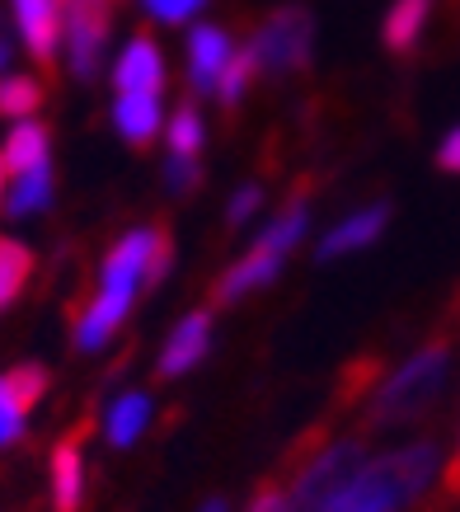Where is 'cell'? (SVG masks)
Wrapping results in <instances>:
<instances>
[{
    "instance_id": "cell-1",
    "label": "cell",
    "mask_w": 460,
    "mask_h": 512,
    "mask_svg": "<svg viewBox=\"0 0 460 512\" xmlns=\"http://www.w3.org/2000/svg\"><path fill=\"white\" fill-rule=\"evenodd\" d=\"M169 264H174V240L165 226H132L118 235L99 259V278L71 325V343L80 353L108 348L118 339V329L127 325V315L137 311V296L165 278Z\"/></svg>"
},
{
    "instance_id": "cell-2",
    "label": "cell",
    "mask_w": 460,
    "mask_h": 512,
    "mask_svg": "<svg viewBox=\"0 0 460 512\" xmlns=\"http://www.w3.org/2000/svg\"><path fill=\"white\" fill-rule=\"evenodd\" d=\"M442 480L437 442H399L390 451H371V461L343 484L320 512H404Z\"/></svg>"
},
{
    "instance_id": "cell-3",
    "label": "cell",
    "mask_w": 460,
    "mask_h": 512,
    "mask_svg": "<svg viewBox=\"0 0 460 512\" xmlns=\"http://www.w3.org/2000/svg\"><path fill=\"white\" fill-rule=\"evenodd\" d=\"M446 376H451V343L432 339L399 362L395 372H385L367 390V428H404V423L423 419L437 395H442Z\"/></svg>"
},
{
    "instance_id": "cell-4",
    "label": "cell",
    "mask_w": 460,
    "mask_h": 512,
    "mask_svg": "<svg viewBox=\"0 0 460 512\" xmlns=\"http://www.w3.org/2000/svg\"><path fill=\"white\" fill-rule=\"evenodd\" d=\"M306 231H310V198L296 193V198H287V207H282L277 217L263 221V231L249 240L245 254L216 278V292H212L216 306H235V301H245V296L273 287L277 273L287 268V259L301 249Z\"/></svg>"
},
{
    "instance_id": "cell-5",
    "label": "cell",
    "mask_w": 460,
    "mask_h": 512,
    "mask_svg": "<svg viewBox=\"0 0 460 512\" xmlns=\"http://www.w3.org/2000/svg\"><path fill=\"white\" fill-rule=\"evenodd\" d=\"M371 461V447L362 437H320L306 442L287 475V498L296 512H320L329 498L353 480L357 470Z\"/></svg>"
},
{
    "instance_id": "cell-6",
    "label": "cell",
    "mask_w": 460,
    "mask_h": 512,
    "mask_svg": "<svg viewBox=\"0 0 460 512\" xmlns=\"http://www.w3.org/2000/svg\"><path fill=\"white\" fill-rule=\"evenodd\" d=\"M249 57L259 62V76L282 80L306 71L315 57V15L301 5H277L259 19V29L249 33Z\"/></svg>"
},
{
    "instance_id": "cell-7",
    "label": "cell",
    "mask_w": 460,
    "mask_h": 512,
    "mask_svg": "<svg viewBox=\"0 0 460 512\" xmlns=\"http://www.w3.org/2000/svg\"><path fill=\"white\" fill-rule=\"evenodd\" d=\"M108 43H113V0H66L62 66L71 80L90 85L108 62Z\"/></svg>"
},
{
    "instance_id": "cell-8",
    "label": "cell",
    "mask_w": 460,
    "mask_h": 512,
    "mask_svg": "<svg viewBox=\"0 0 460 512\" xmlns=\"http://www.w3.org/2000/svg\"><path fill=\"white\" fill-rule=\"evenodd\" d=\"M108 80H113V94H165L169 62L160 38H151L146 29L127 33L123 47L108 62Z\"/></svg>"
},
{
    "instance_id": "cell-9",
    "label": "cell",
    "mask_w": 460,
    "mask_h": 512,
    "mask_svg": "<svg viewBox=\"0 0 460 512\" xmlns=\"http://www.w3.org/2000/svg\"><path fill=\"white\" fill-rule=\"evenodd\" d=\"M240 57V43H235V33L221 29V24H193L184 38V80L193 94H212L216 99V85H221V76L230 71V62Z\"/></svg>"
},
{
    "instance_id": "cell-10",
    "label": "cell",
    "mask_w": 460,
    "mask_h": 512,
    "mask_svg": "<svg viewBox=\"0 0 460 512\" xmlns=\"http://www.w3.org/2000/svg\"><path fill=\"white\" fill-rule=\"evenodd\" d=\"M212 339H216V320L212 311H188L174 320V329L165 334L160 343V357H155V376L160 381H179V376L198 372L207 353H212Z\"/></svg>"
},
{
    "instance_id": "cell-11",
    "label": "cell",
    "mask_w": 460,
    "mask_h": 512,
    "mask_svg": "<svg viewBox=\"0 0 460 512\" xmlns=\"http://www.w3.org/2000/svg\"><path fill=\"white\" fill-rule=\"evenodd\" d=\"M10 5V33L33 62H57L62 57L66 0H5Z\"/></svg>"
},
{
    "instance_id": "cell-12",
    "label": "cell",
    "mask_w": 460,
    "mask_h": 512,
    "mask_svg": "<svg viewBox=\"0 0 460 512\" xmlns=\"http://www.w3.org/2000/svg\"><path fill=\"white\" fill-rule=\"evenodd\" d=\"M47 395V372L38 362H19L10 372H0V451L15 447L29 433V414Z\"/></svg>"
},
{
    "instance_id": "cell-13",
    "label": "cell",
    "mask_w": 460,
    "mask_h": 512,
    "mask_svg": "<svg viewBox=\"0 0 460 512\" xmlns=\"http://www.w3.org/2000/svg\"><path fill=\"white\" fill-rule=\"evenodd\" d=\"M85 447L80 437H62L52 456H47V498H52V512H80L85 508Z\"/></svg>"
},
{
    "instance_id": "cell-14",
    "label": "cell",
    "mask_w": 460,
    "mask_h": 512,
    "mask_svg": "<svg viewBox=\"0 0 460 512\" xmlns=\"http://www.w3.org/2000/svg\"><path fill=\"white\" fill-rule=\"evenodd\" d=\"M165 94H118L113 109H108V123L113 132L127 141V146H151V141L165 137Z\"/></svg>"
},
{
    "instance_id": "cell-15",
    "label": "cell",
    "mask_w": 460,
    "mask_h": 512,
    "mask_svg": "<svg viewBox=\"0 0 460 512\" xmlns=\"http://www.w3.org/2000/svg\"><path fill=\"white\" fill-rule=\"evenodd\" d=\"M0 160H5V174H33L52 165V127L43 118H24V123H10L5 137H0Z\"/></svg>"
},
{
    "instance_id": "cell-16",
    "label": "cell",
    "mask_w": 460,
    "mask_h": 512,
    "mask_svg": "<svg viewBox=\"0 0 460 512\" xmlns=\"http://www.w3.org/2000/svg\"><path fill=\"white\" fill-rule=\"evenodd\" d=\"M385 221H390V207L385 202H367V207H357L348 217L329 226L320 235V259H343V254H357V249H367L381 240Z\"/></svg>"
},
{
    "instance_id": "cell-17",
    "label": "cell",
    "mask_w": 460,
    "mask_h": 512,
    "mask_svg": "<svg viewBox=\"0 0 460 512\" xmlns=\"http://www.w3.org/2000/svg\"><path fill=\"white\" fill-rule=\"evenodd\" d=\"M155 419V400H151V390H123V395H113L104 409V442L113 451H127V447H137L141 433L151 428Z\"/></svg>"
},
{
    "instance_id": "cell-18",
    "label": "cell",
    "mask_w": 460,
    "mask_h": 512,
    "mask_svg": "<svg viewBox=\"0 0 460 512\" xmlns=\"http://www.w3.org/2000/svg\"><path fill=\"white\" fill-rule=\"evenodd\" d=\"M432 5H437V0H390L385 24H381V43L390 47V52H414L423 29H428V19H432Z\"/></svg>"
},
{
    "instance_id": "cell-19",
    "label": "cell",
    "mask_w": 460,
    "mask_h": 512,
    "mask_svg": "<svg viewBox=\"0 0 460 512\" xmlns=\"http://www.w3.org/2000/svg\"><path fill=\"white\" fill-rule=\"evenodd\" d=\"M52 198H57V174H52V165H47V170H33V174H15L10 188H5V212L19 221L38 217V212L52 207Z\"/></svg>"
},
{
    "instance_id": "cell-20",
    "label": "cell",
    "mask_w": 460,
    "mask_h": 512,
    "mask_svg": "<svg viewBox=\"0 0 460 512\" xmlns=\"http://www.w3.org/2000/svg\"><path fill=\"white\" fill-rule=\"evenodd\" d=\"M165 151L179 160H198L202 146H207V118H202L198 104H179V109L165 118Z\"/></svg>"
},
{
    "instance_id": "cell-21",
    "label": "cell",
    "mask_w": 460,
    "mask_h": 512,
    "mask_svg": "<svg viewBox=\"0 0 460 512\" xmlns=\"http://www.w3.org/2000/svg\"><path fill=\"white\" fill-rule=\"evenodd\" d=\"M43 99H47L43 80L29 76V71H10V76H0V118H5V123L38 118Z\"/></svg>"
},
{
    "instance_id": "cell-22",
    "label": "cell",
    "mask_w": 460,
    "mask_h": 512,
    "mask_svg": "<svg viewBox=\"0 0 460 512\" xmlns=\"http://www.w3.org/2000/svg\"><path fill=\"white\" fill-rule=\"evenodd\" d=\"M33 278V249L24 240L0 235V311H10Z\"/></svg>"
},
{
    "instance_id": "cell-23",
    "label": "cell",
    "mask_w": 460,
    "mask_h": 512,
    "mask_svg": "<svg viewBox=\"0 0 460 512\" xmlns=\"http://www.w3.org/2000/svg\"><path fill=\"white\" fill-rule=\"evenodd\" d=\"M137 5L141 15L160 24V29H193V24H202L212 0H137Z\"/></svg>"
},
{
    "instance_id": "cell-24",
    "label": "cell",
    "mask_w": 460,
    "mask_h": 512,
    "mask_svg": "<svg viewBox=\"0 0 460 512\" xmlns=\"http://www.w3.org/2000/svg\"><path fill=\"white\" fill-rule=\"evenodd\" d=\"M254 80H259V62H254V57H249V47L240 43V57L230 62V71L221 76V85H216V104H221V109H240Z\"/></svg>"
},
{
    "instance_id": "cell-25",
    "label": "cell",
    "mask_w": 460,
    "mask_h": 512,
    "mask_svg": "<svg viewBox=\"0 0 460 512\" xmlns=\"http://www.w3.org/2000/svg\"><path fill=\"white\" fill-rule=\"evenodd\" d=\"M259 207H263V184H240L235 193H230V202H226V221L230 226H245Z\"/></svg>"
},
{
    "instance_id": "cell-26",
    "label": "cell",
    "mask_w": 460,
    "mask_h": 512,
    "mask_svg": "<svg viewBox=\"0 0 460 512\" xmlns=\"http://www.w3.org/2000/svg\"><path fill=\"white\" fill-rule=\"evenodd\" d=\"M198 174H202L198 160H179V156H169V160H165V188L174 193V198L193 193V188H198Z\"/></svg>"
},
{
    "instance_id": "cell-27",
    "label": "cell",
    "mask_w": 460,
    "mask_h": 512,
    "mask_svg": "<svg viewBox=\"0 0 460 512\" xmlns=\"http://www.w3.org/2000/svg\"><path fill=\"white\" fill-rule=\"evenodd\" d=\"M249 512H296L292 498H287V484H263V489H254Z\"/></svg>"
},
{
    "instance_id": "cell-28",
    "label": "cell",
    "mask_w": 460,
    "mask_h": 512,
    "mask_svg": "<svg viewBox=\"0 0 460 512\" xmlns=\"http://www.w3.org/2000/svg\"><path fill=\"white\" fill-rule=\"evenodd\" d=\"M437 165H442L446 174H460V127H451L446 141L437 146Z\"/></svg>"
},
{
    "instance_id": "cell-29",
    "label": "cell",
    "mask_w": 460,
    "mask_h": 512,
    "mask_svg": "<svg viewBox=\"0 0 460 512\" xmlns=\"http://www.w3.org/2000/svg\"><path fill=\"white\" fill-rule=\"evenodd\" d=\"M446 489H451V494H460V442H456V456H451V466H446Z\"/></svg>"
},
{
    "instance_id": "cell-30",
    "label": "cell",
    "mask_w": 460,
    "mask_h": 512,
    "mask_svg": "<svg viewBox=\"0 0 460 512\" xmlns=\"http://www.w3.org/2000/svg\"><path fill=\"white\" fill-rule=\"evenodd\" d=\"M198 512H230V503H226V498H207Z\"/></svg>"
},
{
    "instance_id": "cell-31",
    "label": "cell",
    "mask_w": 460,
    "mask_h": 512,
    "mask_svg": "<svg viewBox=\"0 0 460 512\" xmlns=\"http://www.w3.org/2000/svg\"><path fill=\"white\" fill-rule=\"evenodd\" d=\"M5 188H10V174H5V160H0V202H5Z\"/></svg>"
},
{
    "instance_id": "cell-32",
    "label": "cell",
    "mask_w": 460,
    "mask_h": 512,
    "mask_svg": "<svg viewBox=\"0 0 460 512\" xmlns=\"http://www.w3.org/2000/svg\"><path fill=\"white\" fill-rule=\"evenodd\" d=\"M113 5H118V0H113Z\"/></svg>"
}]
</instances>
